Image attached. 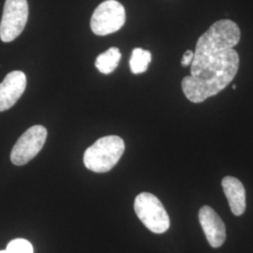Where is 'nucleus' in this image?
Listing matches in <instances>:
<instances>
[{"instance_id":"obj_1","label":"nucleus","mask_w":253,"mask_h":253,"mask_svg":"<svg viewBox=\"0 0 253 253\" xmlns=\"http://www.w3.org/2000/svg\"><path fill=\"white\" fill-rule=\"evenodd\" d=\"M190 66V75L183 79L182 90L188 100L200 103L217 95L234 80L239 68V55L230 49Z\"/></svg>"},{"instance_id":"obj_2","label":"nucleus","mask_w":253,"mask_h":253,"mask_svg":"<svg viewBox=\"0 0 253 253\" xmlns=\"http://www.w3.org/2000/svg\"><path fill=\"white\" fill-rule=\"evenodd\" d=\"M240 29L231 20L215 22L200 37L191 64L199 63L211 55L233 49L240 41Z\"/></svg>"},{"instance_id":"obj_3","label":"nucleus","mask_w":253,"mask_h":253,"mask_svg":"<svg viewBox=\"0 0 253 253\" xmlns=\"http://www.w3.org/2000/svg\"><path fill=\"white\" fill-rule=\"evenodd\" d=\"M125 151V143L119 136L110 135L100 138L84 154L85 167L95 172H106L112 170Z\"/></svg>"},{"instance_id":"obj_4","label":"nucleus","mask_w":253,"mask_h":253,"mask_svg":"<svg viewBox=\"0 0 253 253\" xmlns=\"http://www.w3.org/2000/svg\"><path fill=\"white\" fill-rule=\"evenodd\" d=\"M137 217L154 234H163L170 228V217L158 197L148 192L140 193L134 201Z\"/></svg>"},{"instance_id":"obj_5","label":"nucleus","mask_w":253,"mask_h":253,"mask_svg":"<svg viewBox=\"0 0 253 253\" xmlns=\"http://www.w3.org/2000/svg\"><path fill=\"white\" fill-rule=\"evenodd\" d=\"M126 11L117 0H106L100 4L92 14L91 30L97 36L115 33L125 25Z\"/></svg>"},{"instance_id":"obj_6","label":"nucleus","mask_w":253,"mask_h":253,"mask_svg":"<svg viewBox=\"0 0 253 253\" xmlns=\"http://www.w3.org/2000/svg\"><path fill=\"white\" fill-rule=\"evenodd\" d=\"M28 19L27 0H6L0 23V39L10 42L23 32Z\"/></svg>"},{"instance_id":"obj_7","label":"nucleus","mask_w":253,"mask_h":253,"mask_svg":"<svg viewBox=\"0 0 253 253\" xmlns=\"http://www.w3.org/2000/svg\"><path fill=\"white\" fill-rule=\"evenodd\" d=\"M47 129L43 126H31L17 140L10 153V161L23 166L36 157L45 144Z\"/></svg>"},{"instance_id":"obj_8","label":"nucleus","mask_w":253,"mask_h":253,"mask_svg":"<svg viewBox=\"0 0 253 253\" xmlns=\"http://www.w3.org/2000/svg\"><path fill=\"white\" fill-rule=\"evenodd\" d=\"M27 87V76L21 71L8 73L0 84V112L11 108Z\"/></svg>"},{"instance_id":"obj_9","label":"nucleus","mask_w":253,"mask_h":253,"mask_svg":"<svg viewBox=\"0 0 253 253\" xmlns=\"http://www.w3.org/2000/svg\"><path fill=\"white\" fill-rule=\"evenodd\" d=\"M199 221L212 248H219L225 242L226 228L222 219L213 208L205 206L200 209Z\"/></svg>"},{"instance_id":"obj_10","label":"nucleus","mask_w":253,"mask_h":253,"mask_svg":"<svg viewBox=\"0 0 253 253\" xmlns=\"http://www.w3.org/2000/svg\"><path fill=\"white\" fill-rule=\"evenodd\" d=\"M221 185L226 195L231 211L235 216H241L246 210V190L242 182L233 176H225Z\"/></svg>"},{"instance_id":"obj_11","label":"nucleus","mask_w":253,"mask_h":253,"mask_svg":"<svg viewBox=\"0 0 253 253\" xmlns=\"http://www.w3.org/2000/svg\"><path fill=\"white\" fill-rule=\"evenodd\" d=\"M120 59L121 53L119 49L117 47H112L97 57L95 66L100 73L110 74L118 68Z\"/></svg>"},{"instance_id":"obj_12","label":"nucleus","mask_w":253,"mask_h":253,"mask_svg":"<svg viewBox=\"0 0 253 253\" xmlns=\"http://www.w3.org/2000/svg\"><path fill=\"white\" fill-rule=\"evenodd\" d=\"M151 58L152 55L149 51L142 48L133 49L129 60L131 73L133 74L145 73L148 69V65L151 62Z\"/></svg>"},{"instance_id":"obj_13","label":"nucleus","mask_w":253,"mask_h":253,"mask_svg":"<svg viewBox=\"0 0 253 253\" xmlns=\"http://www.w3.org/2000/svg\"><path fill=\"white\" fill-rule=\"evenodd\" d=\"M6 252L8 253H34L33 246L26 239L17 238L10 241Z\"/></svg>"},{"instance_id":"obj_14","label":"nucleus","mask_w":253,"mask_h":253,"mask_svg":"<svg viewBox=\"0 0 253 253\" xmlns=\"http://www.w3.org/2000/svg\"><path fill=\"white\" fill-rule=\"evenodd\" d=\"M193 56H194V52L188 50L185 52V54L182 57V60H181V65L183 67H188L191 65V62L193 60Z\"/></svg>"},{"instance_id":"obj_15","label":"nucleus","mask_w":253,"mask_h":253,"mask_svg":"<svg viewBox=\"0 0 253 253\" xmlns=\"http://www.w3.org/2000/svg\"><path fill=\"white\" fill-rule=\"evenodd\" d=\"M0 253H8L6 252V250L5 251H0Z\"/></svg>"}]
</instances>
